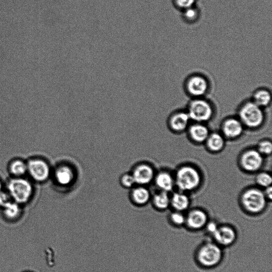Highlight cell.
Returning <instances> with one entry per match:
<instances>
[{"instance_id":"13","label":"cell","mask_w":272,"mask_h":272,"mask_svg":"<svg viewBox=\"0 0 272 272\" xmlns=\"http://www.w3.org/2000/svg\"><path fill=\"white\" fill-rule=\"evenodd\" d=\"M223 132L227 138H238L243 133V125L239 119L229 118L226 120L222 127Z\"/></svg>"},{"instance_id":"8","label":"cell","mask_w":272,"mask_h":272,"mask_svg":"<svg viewBox=\"0 0 272 272\" xmlns=\"http://www.w3.org/2000/svg\"><path fill=\"white\" fill-rule=\"evenodd\" d=\"M27 173L35 181H46L51 175V168L45 160L33 159L27 163Z\"/></svg>"},{"instance_id":"14","label":"cell","mask_w":272,"mask_h":272,"mask_svg":"<svg viewBox=\"0 0 272 272\" xmlns=\"http://www.w3.org/2000/svg\"><path fill=\"white\" fill-rule=\"evenodd\" d=\"M75 177L74 170L67 165L60 166L55 170V181L57 183L63 187H67L72 184Z\"/></svg>"},{"instance_id":"31","label":"cell","mask_w":272,"mask_h":272,"mask_svg":"<svg viewBox=\"0 0 272 272\" xmlns=\"http://www.w3.org/2000/svg\"><path fill=\"white\" fill-rule=\"evenodd\" d=\"M13 201V200L8 191H2L0 192V207L2 208Z\"/></svg>"},{"instance_id":"4","label":"cell","mask_w":272,"mask_h":272,"mask_svg":"<svg viewBox=\"0 0 272 272\" xmlns=\"http://www.w3.org/2000/svg\"><path fill=\"white\" fill-rule=\"evenodd\" d=\"M239 120L243 126L250 128L261 126L265 119L264 113L262 107L252 101L243 103L239 110Z\"/></svg>"},{"instance_id":"5","label":"cell","mask_w":272,"mask_h":272,"mask_svg":"<svg viewBox=\"0 0 272 272\" xmlns=\"http://www.w3.org/2000/svg\"><path fill=\"white\" fill-rule=\"evenodd\" d=\"M267 198L264 191L258 188H250L242 195L241 201L243 208L252 214H259L266 209Z\"/></svg>"},{"instance_id":"7","label":"cell","mask_w":272,"mask_h":272,"mask_svg":"<svg viewBox=\"0 0 272 272\" xmlns=\"http://www.w3.org/2000/svg\"><path fill=\"white\" fill-rule=\"evenodd\" d=\"M184 89L187 94L194 98H202L209 91L210 83L202 75H192L186 80Z\"/></svg>"},{"instance_id":"11","label":"cell","mask_w":272,"mask_h":272,"mask_svg":"<svg viewBox=\"0 0 272 272\" xmlns=\"http://www.w3.org/2000/svg\"><path fill=\"white\" fill-rule=\"evenodd\" d=\"M154 169L151 166L142 163L136 166L131 174L136 184L144 186L154 180Z\"/></svg>"},{"instance_id":"1","label":"cell","mask_w":272,"mask_h":272,"mask_svg":"<svg viewBox=\"0 0 272 272\" xmlns=\"http://www.w3.org/2000/svg\"><path fill=\"white\" fill-rule=\"evenodd\" d=\"M222 247L216 242H206L200 246L196 253V260L200 266L207 269L216 267L223 259Z\"/></svg>"},{"instance_id":"15","label":"cell","mask_w":272,"mask_h":272,"mask_svg":"<svg viewBox=\"0 0 272 272\" xmlns=\"http://www.w3.org/2000/svg\"><path fill=\"white\" fill-rule=\"evenodd\" d=\"M190 120L187 112H179L170 118V126L175 132H183L187 128Z\"/></svg>"},{"instance_id":"25","label":"cell","mask_w":272,"mask_h":272,"mask_svg":"<svg viewBox=\"0 0 272 272\" xmlns=\"http://www.w3.org/2000/svg\"><path fill=\"white\" fill-rule=\"evenodd\" d=\"M182 12V17L184 20L188 23L196 22L200 17L199 10L195 6L191 7V8L184 10Z\"/></svg>"},{"instance_id":"9","label":"cell","mask_w":272,"mask_h":272,"mask_svg":"<svg viewBox=\"0 0 272 272\" xmlns=\"http://www.w3.org/2000/svg\"><path fill=\"white\" fill-rule=\"evenodd\" d=\"M241 165L249 173L259 171L263 166V156L255 149H249L243 153L240 158Z\"/></svg>"},{"instance_id":"32","label":"cell","mask_w":272,"mask_h":272,"mask_svg":"<svg viewBox=\"0 0 272 272\" xmlns=\"http://www.w3.org/2000/svg\"><path fill=\"white\" fill-rule=\"evenodd\" d=\"M218 227L219 226L218 224L216 223H215V222L209 221L205 228H206L207 232L213 235L217 230Z\"/></svg>"},{"instance_id":"16","label":"cell","mask_w":272,"mask_h":272,"mask_svg":"<svg viewBox=\"0 0 272 272\" xmlns=\"http://www.w3.org/2000/svg\"><path fill=\"white\" fill-rule=\"evenodd\" d=\"M154 180L157 187L161 191L169 192L175 186V178L167 172H161L155 176Z\"/></svg>"},{"instance_id":"29","label":"cell","mask_w":272,"mask_h":272,"mask_svg":"<svg viewBox=\"0 0 272 272\" xmlns=\"http://www.w3.org/2000/svg\"><path fill=\"white\" fill-rule=\"evenodd\" d=\"M257 151L263 156L269 155L272 151V142L269 140H264L261 142L258 146Z\"/></svg>"},{"instance_id":"27","label":"cell","mask_w":272,"mask_h":272,"mask_svg":"<svg viewBox=\"0 0 272 272\" xmlns=\"http://www.w3.org/2000/svg\"><path fill=\"white\" fill-rule=\"evenodd\" d=\"M256 181L261 187L266 188L271 186L272 178L269 174L262 173L258 175L256 178Z\"/></svg>"},{"instance_id":"10","label":"cell","mask_w":272,"mask_h":272,"mask_svg":"<svg viewBox=\"0 0 272 272\" xmlns=\"http://www.w3.org/2000/svg\"><path fill=\"white\" fill-rule=\"evenodd\" d=\"M212 236L215 242L221 247L231 246L237 238L235 229L228 225L219 226Z\"/></svg>"},{"instance_id":"24","label":"cell","mask_w":272,"mask_h":272,"mask_svg":"<svg viewBox=\"0 0 272 272\" xmlns=\"http://www.w3.org/2000/svg\"><path fill=\"white\" fill-rule=\"evenodd\" d=\"M11 174L15 178L23 177L27 173V164L21 160L13 161L9 166Z\"/></svg>"},{"instance_id":"19","label":"cell","mask_w":272,"mask_h":272,"mask_svg":"<svg viewBox=\"0 0 272 272\" xmlns=\"http://www.w3.org/2000/svg\"><path fill=\"white\" fill-rule=\"evenodd\" d=\"M151 198L149 191L142 185L134 188L131 193L132 202L136 205L143 206L146 205Z\"/></svg>"},{"instance_id":"34","label":"cell","mask_w":272,"mask_h":272,"mask_svg":"<svg viewBox=\"0 0 272 272\" xmlns=\"http://www.w3.org/2000/svg\"><path fill=\"white\" fill-rule=\"evenodd\" d=\"M2 191V184L1 181H0V192H1Z\"/></svg>"},{"instance_id":"3","label":"cell","mask_w":272,"mask_h":272,"mask_svg":"<svg viewBox=\"0 0 272 272\" xmlns=\"http://www.w3.org/2000/svg\"><path fill=\"white\" fill-rule=\"evenodd\" d=\"M201 180L196 169L189 166H183L177 172L175 185L181 192L191 191L199 187Z\"/></svg>"},{"instance_id":"35","label":"cell","mask_w":272,"mask_h":272,"mask_svg":"<svg viewBox=\"0 0 272 272\" xmlns=\"http://www.w3.org/2000/svg\"></svg>"},{"instance_id":"17","label":"cell","mask_w":272,"mask_h":272,"mask_svg":"<svg viewBox=\"0 0 272 272\" xmlns=\"http://www.w3.org/2000/svg\"><path fill=\"white\" fill-rule=\"evenodd\" d=\"M170 205L178 212L187 210L190 205V199L183 192H176L170 198Z\"/></svg>"},{"instance_id":"2","label":"cell","mask_w":272,"mask_h":272,"mask_svg":"<svg viewBox=\"0 0 272 272\" xmlns=\"http://www.w3.org/2000/svg\"><path fill=\"white\" fill-rule=\"evenodd\" d=\"M7 189L13 201L20 205L29 201L34 192L32 183L23 177L11 179L7 184Z\"/></svg>"},{"instance_id":"22","label":"cell","mask_w":272,"mask_h":272,"mask_svg":"<svg viewBox=\"0 0 272 272\" xmlns=\"http://www.w3.org/2000/svg\"><path fill=\"white\" fill-rule=\"evenodd\" d=\"M252 101L263 109V107L268 106L271 102V92L265 89L257 90L254 93Z\"/></svg>"},{"instance_id":"30","label":"cell","mask_w":272,"mask_h":272,"mask_svg":"<svg viewBox=\"0 0 272 272\" xmlns=\"http://www.w3.org/2000/svg\"><path fill=\"white\" fill-rule=\"evenodd\" d=\"M120 182L124 187L127 188H133L136 184L132 174H124L121 177Z\"/></svg>"},{"instance_id":"18","label":"cell","mask_w":272,"mask_h":272,"mask_svg":"<svg viewBox=\"0 0 272 272\" xmlns=\"http://www.w3.org/2000/svg\"><path fill=\"white\" fill-rule=\"evenodd\" d=\"M189 133L191 138L198 143L206 142L210 134L209 129L200 124L191 126L189 128Z\"/></svg>"},{"instance_id":"26","label":"cell","mask_w":272,"mask_h":272,"mask_svg":"<svg viewBox=\"0 0 272 272\" xmlns=\"http://www.w3.org/2000/svg\"><path fill=\"white\" fill-rule=\"evenodd\" d=\"M170 220L172 224L177 227H181L185 224V216L181 212L175 211L170 216Z\"/></svg>"},{"instance_id":"12","label":"cell","mask_w":272,"mask_h":272,"mask_svg":"<svg viewBox=\"0 0 272 272\" xmlns=\"http://www.w3.org/2000/svg\"><path fill=\"white\" fill-rule=\"evenodd\" d=\"M209 222L208 216L203 210L195 209L185 216V225L191 230H200L205 228Z\"/></svg>"},{"instance_id":"23","label":"cell","mask_w":272,"mask_h":272,"mask_svg":"<svg viewBox=\"0 0 272 272\" xmlns=\"http://www.w3.org/2000/svg\"><path fill=\"white\" fill-rule=\"evenodd\" d=\"M153 204L157 209L167 210L170 205V197L169 192L161 191L157 193L153 198Z\"/></svg>"},{"instance_id":"33","label":"cell","mask_w":272,"mask_h":272,"mask_svg":"<svg viewBox=\"0 0 272 272\" xmlns=\"http://www.w3.org/2000/svg\"><path fill=\"white\" fill-rule=\"evenodd\" d=\"M266 190L265 191L264 194L266 195L267 199L271 200L272 198V189L271 186L266 188Z\"/></svg>"},{"instance_id":"20","label":"cell","mask_w":272,"mask_h":272,"mask_svg":"<svg viewBox=\"0 0 272 272\" xmlns=\"http://www.w3.org/2000/svg\"><path fill=\"white\" fill-rule=\"evenodd\" d=\"M206 142L207 147L213 152L221 151L225 145L224 136L217 133L210 134Z\"/></svg>"},{"instance_id":"28","label":"cell","mask_w":272,"mask_h":272,"mask_svg":"<svg viewBox=\"0 0 272 272\" xmlns=\"http://www.w3.org/2000/svg\"><path fill=\"white\" fill-rule=\"evenodd\" d=\"M173 3L177 8L183 11L195 6L196 0H173Z\"/></svg>"},{"instance_id":"21","label":"cell","mask_w":272,"mask_h":272,"mask_svg":"<svg viewBox=\"0 0 272 272\" xmlns=\"http://www.w3.org/2000/svg\"><path fill=\"white\" fill-rule=\"evenodd\" d=\"M20 205L13 201L3 207V215L4 218L9 221L13 222L18 220L21 216Z\"/></svg>"},{"instance_id":"6","label":"cell","mask_w":272,"mask_h":272,"mask_svg":"<svg viewBox=\"0 0 272 272\" xmlns=\"http://www.w3.org/2000/svg\"><path fill=\"white\" fill-rule=\"evenodd\" d=\"M187 112L191 120L202 123L211 119L214 110L212 104L202 97L192 100L188 105Z\"/></svg>"}]
</instances>
